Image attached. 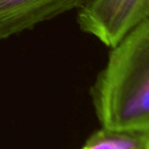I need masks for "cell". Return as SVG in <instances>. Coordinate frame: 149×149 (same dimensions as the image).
Here are the masks:
<instances>
[{
	"label": "cell",
	"instance_id": "277c9868",
	"mask_svg": "<svg viewBox=\"0 0 149 149\" xmlns=\"http://www.w3.org/2000/svg\"><path fill=\"white\" fill-rule=\"evenodd\" d=\"M81 149H149V132L102 127L87 139Z\"/></svg>",
	"mask_w": 149,
	"mask_h": 149
},
{
	"label": "cell",
	"instance_id": "6da1fadb",
	"mask_svg": "<svg viewBox=\"0 0 149 149\" xmlns=\"http://www.w3.org/2000/svg\"><path fill=\"white\" fill-rule=\"evenodd\" d=\"M90 94L103 128L149 132V18L111 47Z\"/></svg>",
	"mask_w": 149,
	"mask_h": 149
},
{
	"label": "cell",
	"instance_id": "7a4b0ae2",
	"mask_svg": "<svg viewBox=\"0 0 149 149\" xmlns=\"http://www.w3.org/2000/svg\"><path fill=\"white\" fill-rule=\"evenodd\" d=\"M149 18V0H91L77 11L84 33L113 47L132 28Z\"/></svg>",
	"mask_w": 149,
	"mask_h": 149
},
{
	"label": "cell",
	"instance_id": "3957f363",
	"mask_svg": "<svg viewBox=\"0 0 149 149\" xmlns=\"http://www.w3.org/2000/svg\"><path fill=\"white\" fill-rule=\"evenodd\" d=\"M91 0H0V41L73 10Z\"/></svg>",
	"mask_w": 149,
	"mask_h": 149
}]
</instances>
